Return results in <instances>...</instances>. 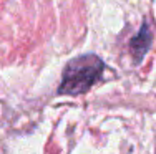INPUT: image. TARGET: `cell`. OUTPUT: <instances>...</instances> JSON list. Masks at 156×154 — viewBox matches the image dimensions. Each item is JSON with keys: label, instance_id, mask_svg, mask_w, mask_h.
Returning <instances> with one entry per match:
<instances>
[{"label": "cell", "instance_id": "6da1fadb", "mask_svg": "<svg viewBox=\"0 0 156 154\" xmlns=\"http://www.w3.org/2000/svg\"><path fill=\"white\" fill-rule=\"evenodd\" d=\"M103 68H105V65L96 55L88 53L73 58L65 67L63 80L58 91L62 94H72V96L85 93L100 78Z\"/></svg>", "mask_w": 156, "mask_h": 154}, {"label": "cell", "instance_id": "7a4b0ae2", "mask_svg": "<svg viewBox=\"0 0 156 154\" xmlns=\"http://www.w3.org/2000/svg\"><path fill=\"white\" fill-rule=\"evenodd\" d=\"M151 38H153V36H151L150 27H148L146 23H143L140 33L131 40V50H133V55H135L136 61H140L141 58L144 56V53L148 51V48H150V45H151Z\"/></svg>", "mask_w": 156, "mask_h": 154}]
</instances>
